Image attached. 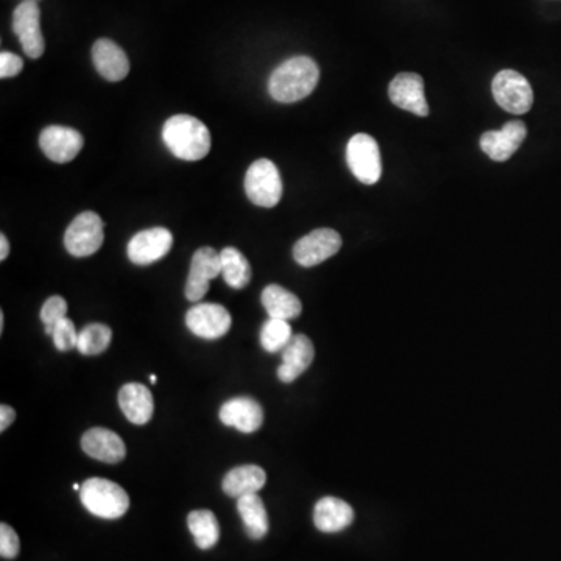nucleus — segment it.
Listing matches in <instances>:
<instances>
[{"label": "nucleus", "mask_w": 561, "mask_h": 561, "mask_svg": "<svg viewBox=\"0 0 561 561\" xmlns=\"http://www.w3.org/2000/svg\"><path fill=\"white\" fill-rule=\"evenodd\" d=\"M320 80V69L309 57H293L270 75V96L279 103H295L311 96Z\"/></svg>", "instance_id": "f257e3e1"}, {"label": "nucleus", "mask_w": 561, "mask_h": 561, "mask_svg": "<svg viewBox=\"0 0 561 561\" xmlns=\"http://www.w3.org/2000/svg\"><path fill=\"white\" fill-rule=\"evenodd\" d=\"M167 149L183 161H200L211 150V133L202 120L189 114L170 117L163 128Z\"/></svg>", "instance_id": "f03ea898"}, {"label": "nucleus", "mask_w": 561, "mask_h": 561, "mask_svg": "<svg viewBox=\"0 0 561 561\" xmlns=\"http://www.w3.org/2000/svg\"><path fill=\"white\" fill-rule=\"evenodd\" d=\"M80 499L91 515L103 519L122 518L130 509L127 491L111 480L92 477L80 490Z\"/></svg>", "instance_id": "7ed1b4c3"}, {"label": "nucleus", "mask_w": 561, "mask_h": 561, "mask_svg": "<svg viewBox=\"0 0 561 561\" xmlns=\"http://www.w3.org/2000/svg\"><path fill=\"white\" fill-rule=\"evenodd\" d=\"M245 192L251 203L261 208H275L283 197V180L270 159H258L245 175Z\"/></svg>", "instance_id": "20e7f679"}, {"label": "nucleus", "mask_w": 561, "mask_h": 561, "mask_svg": "<svg viewBox=\"0 0 561 561\" xmlns=\"http://www.w3.org/2000/svg\"><path fill=\"white\" fill-rule=\"evenodd\" d=\"M105 240L103 220L99 214L85 211L78 214L64 234L66 250L75 258H86L100 250Z\"/></svg>", "instance_id": "39448f33"}, {"label": "nucleus", "mask_w": 561, "mask_h": 561, "mask_svg": "<svg viewBox=\"0 0 561 561\" xmlns=\"http://www.w3.org/2000/svg\"><path fill=\"white\" fill-rule=\"evenodd\" d=\"M346 163L360 183L367 186L378 183L382 173L378 142L365 133L354 135L346 147Z\"/></svg>", "instance_id": "423d86ee"}, {"label": "nucleus", "mask_w": 561, "mask_h": 561, "mask_svg": "<svg viewBox=\"0 0 561 561\" xmlns=\"http://www.w3.org/2000/svg\"><path fill=\"white\" fill-rule=\"evenodd\" d=\"M494 100L502 110L512 114H526L533 105V89L529 80L519 72L505 69L493 78Z\"/></svg>", "instance_id": "0eeeda50"}, {"label": "nucleus", "mask_w": 561, "mask_h": 561, "mask_svg": "<svg viewBox=\"0 0 561 561\" xmlns=\"http://www.w3.org/2000/svg\"><path fill=\"white\" fill-rule=\"evenodd\" d=\"M13 32L21 41L25 55L38 60L46 50L43 32H41V11L33 0H25L13 13Z\"/></svg>", "instance_id": "6e6552de"}, {"label": "nucleus", "mask_w": 561, "mask_h": 561, "mask_svg": "<svg viewBox=\"0 0 561 561\" xmlns=\"http://www.w3.org/2000/svg\"><path fill=\"white\" fill-rule=\"evenodd\" d=\"M342 237L331 228H320L301 237L293 245V258L301 267H315L339 253Z\"/></svg>", "instance_id": "1a4fd4ad"}, {"label": "nucleus", "mask_w": 561, "mask_h": 561, "mask_svg": "<svg viewBox=\"0 0 561 561\" xmlns=\"http://www.w3.org/2000/svg\"><path fill=\"white\" fill-rule=\"evenodd\" d=\"M231 325L233 318L222 304L200 303L186 314L187 328L200 339H220L230 331Z\"/></svg>", "instance_id": "9d476101"}, {"label": "nucleus", "mask_w": 561, "mask_h": 561, "mask_svg": "<svg viewBox=\"0 0 561 561\" xmlns=\"http://www.w3.org/2000/svg\"><path fill=\"white\" fill-rule=\"evenodd\" d=\"M219 275H222L220 253L211 247L198 248L192 256L191 270L184 287L187 300L197 303L205 298L209 292V281Z\"/></svg>", "instance_id": "9b49d317"}, {"label": "nucleus", "mask_w": 561, "mask_h": 561, "mask_svg": "<svg viewBox=\"0 0 561 561\" xmlns=\"http://www.w3.org/2000/svg\"><path fill=\"white\" fill-rule=\"evenodd\" d=\"M173 236L167 228L156 226L141 231L128 242V258L136 265H150L169 255Z\"/></svg>", "instance_id": "f8f14e48"}, {"label": "nucleus", "mask_w": 561, "mask_h": 561, "mask_svg": "<svg viewBox=\"0 0 561 561\" xmlns=\"http://www.w3.org/2000/svg\"><path fill=\"white\" fill-rule=\"evenodd\" d=\"M83 144L85 141L82 133L61 125H50L39 136V145L44 155L58 164L69 163L77 158L78 153L82 152Z\"/></svg>", "instance_id": "ddd939ff"}, {"label": "nucleus", "mask_w": 561, "mask_h": 561, "mask_svg": "<svg viewBox=\"0 0 561 561\" xmlns=\"http://www.w3.org/2000/svg\"><path fill=\"white\" fill-rule=\"evenodd\" d=\"M526 136V125L519 120H512V122H507L501 130L484 133L480 138V149L493 161L504 163L518 152Z\"/></svg>", "instance_id": "4468645a"}, {"label": "nucleus", "mask_w": 561, "mask_h": 561, "mask_svg": "<svg viewBox=\"0 0 561 561\" xmlns=\"http://www.w3.org/2000/svg\"><path fill=\"white\" fill-rule=\"evenodd\" d=\"M389 96L393 105L401 110L420 117L429 116V105L424 96V82L420 75L413 72L396 75L390 83Z\"/></svg>", "instance_id": "2eb2a0df"}, {"label": "nucleus", "mask_w": 561, "mask_h": 561, "mask_svg": "<svg viewBox=\"0 0 561 561\" xmlns=\"http://www.w3.org/2000/svg\"><path fill=\"white\" fill-rule=\"evenodd\" d=\"M219 417L225 426L236 427L244 434H253L261 429L264 410L256 399L240 396L226 401L220 407Z\"/></svg>", "instance_id": "dca6fc26"}, {"label": "nucleus", "mask_w": 561, "mask_h": 561, "mask_svg": "<svg viewBox=\"0 0 561 561\" xmlns=\"http://www.w3.org/2000/svg\"><path fill=\"white\" fill-rule=\"evenodd\" d=\"M82 449L91 459L103 463H119L127 456L124 440L105 427L89 429L82 437Z\"/></svg>", "instance_id": "f3484780"}, {"label": "nucleus", "mask_w": 561, "mask_h": 561, "mask_svg": "<svg viewBox=\"0 0 561 561\" xmlns=\"http://www.w3.org/2000/svg\"><path fill=\"white\" fill-rule=\"evenodd\" d=\"M314 343L304 334H297L283 350V364L278 367L279 381L292 384L311 367L314 360Z\"/></svg>", "instance_id": "a211bd4d"}, {"label": "nucleus", "mask_w": 561, "mask_h": 561, "mask_svg": "<svg viewBox=\"0 0 561 561\" xmlns=\"http://www.w3.org/2000/svg\"><path fill=\"white\" fill-rule=\"evenodd\" d=\"M92 61L97 72L108 82H120L130 72L127 53L111 39L102 38L92 46Z\"/></svg>", "instance_id": "6ab92c4d"}, {"label": "nucleus", "mask_w": 561, "mask_h": 561, "mask_svg": "<svg viewBox=\"0 0 561 561\" xmlns=\"http://www.w3.org/2000/svg\"><path fill=\"white\" fill-rule=\"evenodd\" d=\"M119 406L130 423L144 426L152 420L155 401L149 387L142 384H125L119 392Z\"/></svg>", "instance_id": "aec40b11"}, {"label": "nucleus", "mask_w": 561, "mask_h": 561, "mask_svg": "<svg viewBox=\"0 0 561 561\" xmlns=\"http://www.w3.org/2000/svg\"><path fill=\"white\" fill-rule=\"evenodd\" d=\"M353 521V507L342 499L326 496L315 504L314 523L320 532H342L346 527H350Z\"/></svg>", "instance_id": "412c9836"}, {"label": "nucleus", "mask_w": 561, "mask_h": 561, "mask_svg": "<svg viewBox=\"0 0 561 561\" xmlns=\"http://www.w3.org/2000/svg\"><path fill=\"white\" fill-rule=\"evenodd\" d=\"M267 482V474L258 465L237 466L222 480V488L230 498H242L247 494L258 493Z\"/></svg>", "instance_id": "4be33fe9"}, {"label": "nucleus", "mask_w": 561, "mask_h": 561, "mask_svg": "<svg viewBox=\"0 0 561 561\" xmlns=\"http://www.w3.org/2000/svg\"><path fill=\"white\" fill-rule=\"evenodd\" d=\"M261 301L270 318H278V320H286V322L300 317L301 311H303L300 298L278 284H270L265 287Z\"/></svg>", "instance_id": "5701e85b"}, {"label": "nucleus", "mask_w": 561, "mask_h": 561, "mask_svg": "<svg viewBox=\"0 0 561 561\" xmlns=\"http://www.w3.org/2000/svg\"><path fill=\"white\" fill-rule=\"evenodd\" d=\"M237 510L251 540H262L269 533V513L258 493L247 494L237 499Z\"/></svg>", "instance_id": "b1692460"}, {"label": "nucleus", "mask_w": 561, "mask_h": 561, "mask_svg": "<svg viewBox=\"0 0 561 561\" xmlns=\"http://www.w3.org/2000/svg\"><path fill=\"white\" fill-rule=\"evenodd\" d=\"M187 526L191 530L195 544L202 551H208L220 540V526L211 510H194L187 516Z\"/></svg>", "instance_id": "393cba45"}, {"label": "nucleus", "mask_w": 561, "mask_h": 561, "mask_svg": "<svg viewBox=\"0 0 561 561\" xmlns=\"http://www.w3.org/2000/svg\"><path fill=\"white\" fill-rule=\"evenodd\" d=\"M222 276L225 283L233 289H244L251 281L250 262L237 248L226 247L220 251Z\"/></svg>", "instance_id": "a878e982"}, {"label": "nucleus", "mask_w": 561, "mask_h": 561, "mask_svg": "<svg viewBox=\"0 0 561 561\" xmlns=\"http://www.w3.org/2000/svg\"><path fill=\"white\" fill-rule=\"evenodd\" d=\"M113 332L103 323H91L78 334L77 350L85 356L105 353L111 343Z\"/></svg>", "instance_id": "bb28decb"}, {"label": "nucleus", "mask_w": 561, "mask_h": 561, "mask_svg": "<svg viewBox=\"0 0 561 561\" xmlns=\"http://www.w3.org/2000/svg\"><path fill=\"white\" fill-rule=\"evenodd\" d=\"M292 337V326L286 320L269 318L261 329V345L267 353L283 351Z\"/></svg>", "instance_id": "cd10ccee"}, {"label": "nucleus", "mask_w": 561, "mask_h": 561, "mask_svg": "<svg viewBox=\"0 0 561 561\" xmlns=\"http://www.w3.org/2000/svg\"><path fill=\"white\" fill-rule=\"evenodd\" d=\"M66 314H68V303H66V300L63 297H58V295L50 297L41 307V322L44 323L46 334L52 336L53 328L60 320L68 317Z\"/></svg>", "instance_id": "c85d7f7f"}, {"label": "nucleus", "mask_w": 561, "mask_h": 561, "mask_svg": "<svg viewBox=\"0 0 561 561\" xmlns=\"http://www.w3.org/2000/svg\"><path fill=\"white\" fill-rule=\"evenodd\" d=\"M52 337L53 343L61 353H68L77 348L78 332L71 318L66 317L60 320L53 328Z\"/></svg>", "instance_id": "c756f323"}, {"label": "nucleus", "mask_w": 561, "mask_h": 561, "mask_svg": "<svg viewBox=\"0 0 561 561\" xmlns=\"http://www.w3.org/2000/svg\"><path fill=\"white\" fill-rule=\"evenodd\" d=\"M21 551V541L18 533L8 524H0V555L8 560L18 557Z\"/></svg>", "instance_id": "7c9ffc66"}, {"label": "nucleus", "mask_w": 561, "mask_h": 561, "mask_svg": "<svg viewBox=\"0 0 561 561\" xmlns=\"http://www.w3.org/2000/svg\"><path fill=\"white\" fill-rule=\"evenodd\" d=\"M24 68V61L21 57L11 52H2L0 55V77H16Z\"/></svg>", "instance_id": "2f4dec72"}, {"label": "nucleus", "mask_w": 561, "mask_h": 561, "mask_svg": "<svg viewBox=\"0 0 561 561\" xmlns=\"http://www.w3.org/2000/svg\"><path fill=\"white\" fill-rule=\"evenodd\" d=\"M16 420V412L13 407L7 406V404H2L0 406V431H7L11 423Z\"/></svg>", "instance_id": "473e14b6"}, {"label": "nucleus", "mask_w": 561, "mask_h": 561, "mask_svg": "<svg viewBox=\"0 0 561 561\" xmlns=\"http://www.w3.org/2000/svg\"><path fill=\"white\" fill-rule=\"evenodd\" d=\"M10 255V244L5 234H0V261H5L7 256Z\"/></svg>", "instance_id": "72a5a7b5"}, {"label": "nucleus", "mask_w": 561, "mask_h": 561, "mask_svg": "<svg viewBox=\"0 0 561 561\" xmlns=\"http://www.w3.org/2000/svg\"><path fill=\"white\" fill-rule=\"evenodd\" d=\"M4 325H5V315L4 312H2V314H0V331H4Z\"/></svg>", "instance_id": "f704fd0d"}, {"label": "nucleus", "mask_w": 561, "mask_h": 561, "mask_svg": "<svg viewBox=\"0 0 561 561\" xmlns=\"http://www.w3.org/2000/svg\"><path fill=\"white\" fill-rule=\"evenodd\" d=\"M150 382H152V384H156V382H158V378H156L155 374H152V376H150Z\"/></svg>", "instance_id": "c9c22d12"}]
</instances>
